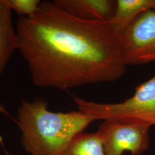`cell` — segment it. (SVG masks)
<instances>
[{
  "mask_svg": "<svg viewBox=\"0 0 155 155\" xmlns=\"http://www.w3.org/2000/svg\"><path fill=\"white\" fill-rule=\"evenodd\" d=\"M15 27L17 51L36 87L67 90L116 82L126 72L121 34L109 20L82 19L44 1Z\"/></svg>",
  "mask_w": 155,
  "mask_h": 155,
  "instance_id": "obj_1",
  "label": "cell"
},
{
  "mask_svg": "<svg viewBox=\"0 0 155 155\" xmlns=\"http://www.w3.org/2000/svg\"><path fill=\"white\" fill-rule=\"evenodd\" d=\"M11 12L0 0V77L17 51L16 29L12 22Z\"/></svg>",
  "mask_w": 155,
  "mask_h": 155,
  "instance_id": "obj_7",
  "label": "cell"
},
{
  "mask_svg": "<svg viewBox=\"0 0 155 155\" xmlns=\"http://www.w3.org/2000/svg\"><path fill=\"white\" fill-rule=\"evenodd\" d=\"M122 52L126 66L155 61V11L141 14L121 34Z\"/></svg>",
  "mask_w": 155,
  "mask_h": 155,
  "instance_id": "obj_4",
  "label": "cell"
},
{
  "mask_svg": "<svg viewBox=\"0 0 155 155\" xmlns=\"http://www.w3.org/2000/svg\"><path fill=\"white\" fill-rule=\"evenodd\" d=\"M95 121L79 111H51L45 101L36 99L21 101L16 122L29 155H62L72 140Z\"/></svg>",
  "mask_w": 155,
  "mask_h": 155,
  "instance_id": "obj_2",
  "label": "cell"
},
{
  "mask_svg": "<svg viewBox=\"0 0 155 155\" xmlns=\"http://www.w3.org/2000/svg\"><path fill=\"white\" fill-rule=\"evenodd\" d=\"M78 111L95 120L155 125V74L120 103H99L72 96Z\"/></svg>",
  "mask_w": 155,
  "mask_h": 155,
  "instance_id": "obj_3",
  "label": "cell"
},
{
  "mask_svg": "<svg viewBox=\"0 0 155 155\" xmlns=\"http://www.w3.org/2000/svg\"><path fill=\"white\" fill-rule=\"evenodd\" d=\"M150 128L140 124L104 121L97 131L102 140L105 155H122L125 151L141 155L149 147Z\"/></svg>",
  "mask_w": 155,
  "mask_h": 155,
  "instance_id": "obj_5",
  "label": "cell"
},
{
  "mask_svg": "<svg viewBox=\"0 0 155 155\" xmlns=\"http://www.w3.org/2000/svg\"><path fill=\"white\" fill-rule=\"evenodd\" d=\"M7 155H9V153H8V154H7Z\"/></svg>",
  "mask_w": 155,
  "mask_h": 155,
  "instance_id": "obj_12",
  "label": "cell"
},
{
  "mask_svg": "<svg viewBox=\"0 0 155 155\" xmlns=\"http://www.w3.org/2000/svg\"><path fill=\"white\" fill-rule=\"evenodd\" d=\"M11 11L13 10L19 17L30 16L37 11L41 2L39 0H2Z\"/></svg>",
  "mask_w": 155,
  "mask_h": 155,
  "instance_id": "obj_10",
  "label": "cell"
},
{
  "mask_svg": "<svg viewBox=\"0 0 155 155\" xmlns=\"http://www.w3.org/2000/svg\"><path fill=\"white\" fill-rule=\"evenodd\" d=\"M151 10L155 11V0H117L114 15L109 21L122 34L139 15Z\"/></svg>",
  "mask_w": 155,
  "mask_h": 155,
  "instance_id": "obj_8",
  "label": "cell"
},
{
  "mask_svg": "<svg viewBox=\"0 0 155 155\" xmlns=\"http://www.w3.org/2000/svg\"><path fill=\"white\" fill-rule=\"evenodd\" d=\"M0 113H2V114H4L7 116L9 117L10 118H11L13 120V118H12L9 113L7 111V110L6 109L5 106L3 105V104L0 102Z\"/></svg>",
  "mask_w": 155,
  "mask_h": 155,
  "instance_id": "obj_11",
  "label": "cell"
},
{
  "mask_svg": "<svg viewBox=\"0 0 155 155\" xmlns=\"http://www.w3.org/2000/svg\"><path fill=\"white\" fill-rule=\"evenodd\" d=\"M63 10L87 20H110L116 8L115 0H54Z\"/></svg>",
  "mask_w": 155,
  "mask_h": 155,
  "instance_id": "obj_6",
  "label": "cell"
},
{
  "mask_svg": "<svg viewBox=\"0 0 155 155\" xmlns=\"http://www.w3.org/2000/svg\"><path fill=\"white\" fill-rule=\"evenodd\" d=\"M62 155H105L102 140L97 131L81 133L72 140Z\"/></svg>",
  "mask_w": 155,
  "mask_h": 155,
  "instance_id": "obj_9",
  "label": "cell"
}]
</instances>
